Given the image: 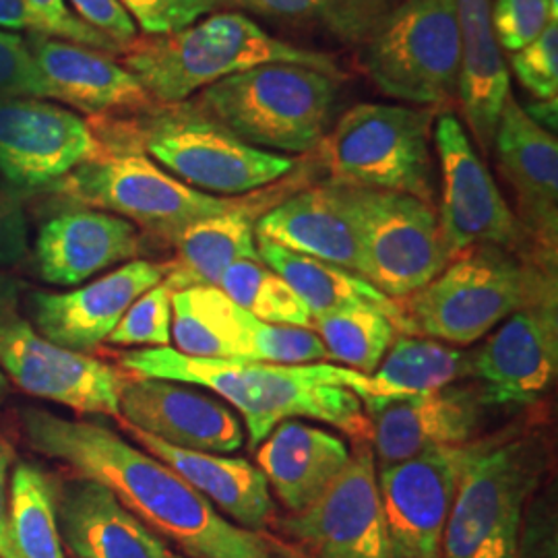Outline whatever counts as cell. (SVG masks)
<instances>
[{"label":"cell","mask_w":558,"mask_h":558,"mask_svg":"<svg viewBox=\"0 0 558 558\" xmlns=\"http://www.w3.org/2000/svg\"><path fill=\"white\" fill-rule=\"evenodd\" d=\"M493 147L500 172L518 195V220L525 236L555 259L558 239V141L530 119L513 94L507 96Z\"/></svg>","instance_id":"obj_21"},{"label":"cell","mask_w":558,"mask_h":558,"mask_svg":"<svg viewBox=\"0 0 558 558\" xmlns=\"http://www.w3.org/2000/svg\"><path fill=\"white\" fill-rule=\"evenodd\" d=\"M54 191L75 205L114 214L168 242L186 226L240 203L191 189L140 149H104L60 180Z\"/></svg>","instance_id":"obj_10"},{"label":"cell","mask_w":558,"mask_h":558,"mask_svg":"<svg viewBox=\"0 0 558 558\" xmlns=\"http://www.w3.org/2000/svg\"><path fill=\"white\" fill-rule=\"evenodd\" d=\"M523 112L534 120L538 126L546 129L548 133L557 135L558 126V100L557 98H548V100L527 101L525 106H521Z\"/></svg>","instance_id":"obj_47"},{"label":"cell","mask_w":558,"mask_h":558,"mask_svg":"<svg viewBox=\"0 0 558 558\" xmlns=\"http://www.w3.org/2000/svg\"><path fill=\"white\" fill-rule=\"evenodd\" d=\"M336 80L319 69L271 62L218 81L186 104L253 147L304 154L331 129Z\"/></svg>","instance_id":"obj_6"},{"label":"cell","mask_w":558,"mask_h":558,"mask_svg":"<svg viewBox=\"0 0 558 558\" xmlns=\"http://www.w3.org/2000/svg\"><path fill=\"white\" fill-rule=\"evenodd\" d=\"M255 320L216 286L172 292V339L184 356L251 360Z\"/></svg>","instance_id":"obj_31"},{"label":"cell","mask_w":558,"mask_h":558,"mask_svg":"<svg viewBox=\"0 0 558 558\" xmlns=\"http://www.w3.org/2000/svg\"><path fill=\"white\" fill-rule=\"evenodd\" d=\"M472 445L377 470L380 509L399 558H440L442 532Z\"/></svg>","instance_id":"obj_17"},{"label":"cell","mask_w":558,"mask_h":558,"mask_svg":"<svg viewBox=\"0 0 558 558\" xmlns=\"http://www.w3.org/2000/svg\"><path fill=\"white\" fill-rule=\"evenodd\" d=\"M380 94L435 108L458 96L461 71L456 0H403L364 48Z\"/></svg>","instance_id":"obj_11"},{"label":"cell","mask_w":558,"mask_h":558,"mask_svg":"<svg viewBox=\"0 0 558 558\" xmlns=\"http://www.w3.org/2000/svg\"><path fill=\"white\" fill-rule=\"evenodd\" d=\"M0 29L40 34L38 20L25 0H0Z\"/></svg>","instance_id":"obj_46"},{"label":"cell","mask_w":558,"mask_h":558,"mask_svg":"<svg viewBox=\"0 0 558 558\" xmlns=\"http://www.w3.org/2000/svg\"><path fill=\"white\" fill-rule=\"evenodd\" d=\"M490 4L493 0H456L461 38L458 96L484 151L493 147L502 106L511 94L509 71L493 32Z\"/></svg>","instance_id":"obj_27"},{"label":"cell","mask_w":558,"mask_h":558,"mask_svg":"<svg viewBox=\"0 0 558 558\" xmlns=\"http://www.w3.org/2000/svg\"><path fill=\"white\" fill-rule=\"evenodd\" d=\"M255 240L260 263L276 271L299 294L313 317L345 308H377L393 320L398 331L403 333V313L399 302L380 294L359 274L292 253L271 240L260 236H255Z\"/></svg>","instance_id":"obj_30"},{"label":"cell","mask_w":558,"mask_h":558,"mask_svg":"<svg viewBox=\"0 0 558 558\" xmlns=\"http://www.w3.org/2000/svg\"><path fill=\"white\" fill-rule=\"evenodd\" d=\"M122 430L147 449L149 456L160 459L180 478L186 480L223 518L232 519V523L251 532L263 530L269 523L274 515L269 484L259 468L248 459L179 449L129 426L126 422H122Z\"/></svg>","instance_id":"obj_25"},{"label":"cell","mask_w":558,"mask_h":558,"mask_svg":"<svg viewBox=\"0 0 558 558\" xmlns=\"http://www.w3.org/2000/svg\"><path fill=\"white\" fill-rule=\"evenodd\" d=\"M313 331L319 336L327 359L373 375L387 350L398 338V327L377 308H345L313 317Z\"/></svg>","instance_id":"obj_34"},{"label":"cell","mask_w":558,"mask_h":558,"mask_svg":"<svg viewBox=\"0 0 558 558\" xmlns=\"http://www.w3.org/2000/svg\"><path fill=\"white\" fill-rule=\"evenodd\" d=\"M166 278V265L133 259L83 288L29 299L32 319L41 338L60 348L89 354L106 341L126 308Z\"/></svg>","instance_id":"obj_20"},{"label":"cell","mask_w":558,"mask_h":558,"mask_svg":"<svg viewBox=\"0 0 558 558\" xmlns=\"http://www.w3.org/2000/svg\"><path fill=\"white\" fill-rule=\"evenodd\" d=\"M27 251V220L20 191L0 177V267L17 265Z\"/></svg>","instance_id":"obj_43"},{"label":"cell","mask_w":558,"mask_h":558,"mask_svg":"<svg viewBox=\"0 0 558 558\" xmlns=\"http://www.w3.org/2000/svg\"><path fill=\"white\" fill-rule=\"evenodd\" d=\"M490 20L499 48L515 54L538 40L544 29L558 21V13L550 0H493Z\"/></svg>","instance_id":"obj_37"},{"label":"cell","mask_w":558,"mask_h":558,"mask_svg":"<svg viewBox=\"0 0 558 558\" xmlns=\"http://www.w3.org/2000/svg\"><path fill=\"white\" fill-rule=\"evenodd\" d=\"M106 341L112 345L168 348L172 341V290L158 283L141 294Z\"/></svg>","instance_id":"obj_36"},{"label":"cell","mask_w":558,"mask_h":558,"mask_svg":"<svg viewBox=\"0 0 558 558\" xmlns=\"http://www.w3.org/2000/svg\"><path fill=\"white\" fill-rule=\"evenodd\" d=\"M59 530L77 558L168 557L166 544L94 480H71L59 488Z\"/></svg>","instance_id":"obj_24"},{"label":"cell","mask_w":558,"mask_h":558,"mask_svg":"<svg viewBox=\"0 0 558 558\" xmlns=\"http://www.w3.org/2000/svg\"><path fill=\"white\" fill-rule=\"evenodd\" d=\"M34 11L41 36L57 38V40L80 44L85 48H94L117 57L122 50L112 40L101 36L100 32L92 29L83 21L75 17V13L66 7L64 0H25Z\"/></svg>","instance_id":"obj_41"},{"label":"cell","mask_w":558,"mask_h":558,"mask_svg":"<svg viewBox=\"0 0 558 558\" xmlns=\"http://www.w3.org/2000/svg\"><path fill=\"white\" fill-rule=\"evenodd\" d=\"M0 366L4 377L34 398L48 399L77 414L120 416L124 377L89 354L60 348L25 320L0 323Z\"/></svg>","instance_id":"obj_16"},{"label":"cell","mask_w":558,"mask_h":558,"mask_svg":"<svg viewBox=\"0 0 558 558\" xmlns=\"http://www.w3.org/2000/svg\"><path fill=\"white\" fill-rule=\"evenodd\" d=\"M433 108L359 104L319 143L333 182L433 203Z\"/></svg>","instance_id":"obj_8"},{"label":"cell","mask_w":558,"mask_h":558,"mask_svg":"<svg viewBox=\"0 0 558 558\" xmlns=\"http://www.w3.org/2000/svg\"><path fill=\"white\" fill-rule=\"evenodd\" d=\"M255 236L360 276L359 239L329 184L281 201L255 223Z\"/></svg>","instance_id":"obj_28"},{"label":"cell","mask_w":558,"mask_h":558,"mask_svg":"<svg viewBox=\"0 0 558 558\" xmlns=\"http://www.w3.org/2000/svg\"><path fill=\"white\" fill-rule=\"evenodd\" d=\"M27 445L69 465L80 478L104 484L143 523L193 558H274L257 532L244 530L180 478L160 459L114 430L44 410L23 412Z\"/></svg>","instance_id":"obj_1"},{"label":"cell","mask_w":558,"mask_h":558,"mask_svg":"<svg viewBox=\"0 0 558 558\" xmlns=\"http://www.w3.org/2000/svg\"><path fill=\"white\" fill-rule=\"evenodd\" d=\"M7 523L21 558H66L59 530V486L38 463L20 461L13 468Z\"/></svg>","instance_id":"obj_33"},{"label":"cell","mask_w":558,"mask_h":558,"mask_svg":"<svg viewBox=\"0 0 558 558\" xmlns=\"http://www.w3.org/2000/svg\"><path fill=\"white\" fill-rule=\"evenodd\" d=\"M550 4H553V9L558 13V0H550Z\"/></svg>","instance_id":"obj_50"},{"label":"cell","mask_w":558,"mask_h":558,"mask_svg":"<svg viewBox=\"0 0 558 558\" xmlns=\"http://www.w3.org/2000/svg\"><path fill=\"white\" fill-rule=\"evenodd\" d=\"M15 461L13 447L0 437V558H21L9 538V523H7V502H9V470Z\"/></svg>","instance_id":"obj_44"},{"label":"cell","mask_w":558,"mask_h":558,"mask_svg":"<svg viewBox=\"0 0 558 558\" xmlns=\"http://www.w3.org/2000/svg\"><path fill=\"white\" fill-rule=\"evenodd\" d=\"M27 41L54 100L92 119L140 114L156 104L119 60L80 44L29 34Z\"/></svg>","instance_id":"obj_22"},{"label":"cell","mask_w":558,"mask_h":558,"mask_svg":"<svg viewBox=\"0 0 558 558\" xmlns=\"http://www.w3.org/2000/svg\"><path fill=\"white\" fill-rule=\"evenodd\" d=\"M104 149H140L168 174L207 195H244L286 177L294 158L253 147L186 101L154 106L131 120L92 119Z\"/></svg>","instance_id":"obj_4"},{"label":"cell","mask_w":558,"mask_h":558,"mask_svg":"<svg viewBox=\"0 0 558 558\" xmlns=\"http://www.w3.org/2000/svg\"><path fill=\"white\" fill-rule=\"evenodd\" d=\"M135 377L189 383L226 399L246 424L251 447H259L283 420H319L350 437H371L362 399L371 398V375L336 366L269 364L257 360L193 359L168 348L120 356Z\"/></svg>","instance_id":"obj_2"},{"label":"cell","mask_w":558,"mask_h":558,"mask_svg":"<svg viewBox=\"0 0 558 558\" xmlns=\"http://www.w3.org/2000/svg\"><path fill=\"white\" fill-rule=\"evenodd\" d=\"M119 57L158 106L184 104L218 81L271 62L339 75L331 57L274 38L234 11H216L172 34L140 36Z\"/></svg>","instance_id":"obj_3"},{"label":"cell","mask_w":558,"mask_h":558,"mask_svg":"<svg viewBox=\"0 0 558 558\" xmlns=\"http://www.w3.org/2000/svg\"><path fill=\"white\" fill-rule=\"evenodd\" d=\"M242 311L269 325L313 329V315L299 294L260 260L232 263L218 283Z\"/></svg>","instance_id":"obj_35"},{"label":"cell","mask_w":558,"mask_h":558,"mask_svg":"<svg viewBox=\"0 0 558 558\" xmlns=\"http://www.w3.org/2000/svg\"><path fill=\"white\" fill-rule=\"evenodd\" d=\"M527 440L474 442L459 476L440 558H519L523 505L538 482Z\"/></svg>","instance_id":"obj_9"},{"label":"cell","mask_w":558,"mask_h":558,"mask_svg":"<svg viewBox=\"0 0 558 558\" xmlns=\"http://www.w3.org/2000/svg\"><path fill=\"white\" fill-rule=\"evenodd\" d=\"M166 558H182V557H179V555H172V553H168V557Z\"/></svg>","instance_id":"obj_51"},{"label":"cell","mask_w":558,"mask_h":558,"mask_svg":"<svg viewBox=\"0 0 558 558\" xmlns=\"http://www.w3.org/2000/svg\"><path fill=\"white\" fill-rule=\"evenodd\" d=\"M120 418L172 447L226 456L244 445V426L218 396L174 380L124 377Z\"/></svg>","instance_id":"obj_19"},{"label":"cell","mask_w":558,"mask_h":558,"mask_svg":"<svg viewBox=\"0 0 558 558\" xmlns=\"http://www.w3.org/2000/svg\"><path fill=\"white\" fill-rule=\"evenodd\" d=\"M7 398H9V380L0 373V408H2V403L7 401Z\"/></svg>","instance_id":"obj_49"},{"label":"cell","mask_w":558,"mask_h":558,"mask_svg":"<svg viewBox=\"0 0 558 558\" xmlns=\"http://www.w3.org/2000/svg\"><path fill=\"white\" fill-rule=\"evenodd\" d=\"M232 0H120L143 36H163L184 29Z\"/></svg>","instance_id":"obj_39"},{"label":"cell","mask_w":558,"mask_h":558,"mask_svg":"<svg viewBox=\"0 0 558 558\" xmlns=\"http://www.w3.org/2000/svg\"><path fill=\"white\" fill-rule=\"evenodd\" d=\"M232 2H234V0H232Z\"/></svg>","instance_id":"obj_52"},{"label":"cell","mask_w":558,"mask_h":558,"mask_svg":"<svg viewBox=\"0 0 558 558\" xmlns=\"http://www.w3.org/2000/svg\"><path fill=\"white\" fill-rule=\"evenodd\" d=\"M143 251L135 223L100 209H71L41 223L36 263L41 279L54 286H77Z\"/></svg>","instance_id":"obj_23"},{"label":"cell","mask_w":558,"mask_h":558,"mask_svg":"<svg viewBox=\"0 0 558 558\" xmlns=\"http://www.w3.org/2000/svg\"><path fill=\"white\" fill-rule=\"evenodd\" d=\"M101 154L89 120L40 98L0 96V177L17 191L54 189Z\"/></svg>","instance_id":"obj_15"},{"label":"cell","mask_w":558,"mask_h":558,"mask_svg":"<svg viewBox=\"0 0 558 558\" xmlns=\"http://www.w3.org/2000/svg\"><path fill=\"white\" fill-rule=\"evenodd\" d=\"M557 296L546 267L497 246L465 251L416 294L401 300L403 333L465 348L539 300Z\"/></svg>","instance_id":"obj_5"},{"label":"cell","mask_w":558,"mask_h":558,"mask_svg":"<svg viewBox=\"0 0 558 558\" xmlns=\"http://www.w3.org/2000/svg\"><path fill=\"white\" fill-rule=\"evenodd\" d=\"M172 244L177 253L166 263V278L161 281L172 292L199 286L218 288L232 263L260 260L253 211L244 203L186 226Z\"/></svg>","instance_id":"obj_29"},{"label":"cell","mask_w":558,"mask_h":558,"mask_svg":"<svg viewBox=\"0 0 558 558\" xmlns=\"http://www.w3.org/2000/svg\"><path fill=\"white\" fill-rule=\"evenodd\" d=\"M234 2L246 4L260 13L279 15V17H306V15H317L333 0H234Z\"/></svg>","instance_id":"obj_45"},{"label":"cell","mask_w":558,"mask_h":558,"mask_svg":"<svg viewBox=\"0 0 558 558\" xmlns=\"http://www.w3.org/2000/svg\"><path fill=\"white\" fill-rule=\"evenodd\" d=\"M440 166V232L456 259L478 246L515 253L525 232L509 203L500 195L490 170L482 161L461 120L440 112L433 131Z\"/></svg>","instance_id":"obj_12"},{"label":"cell","mask_w":558,"mask_h":558,"mask_svg":"<svg viewBox=\"0 0 558 558\" xmlns=\"http://www.w3.org/2000/svg\"><path fill=\"white\" fill-rule=\"evenodd\" d=\"M360 246V278L387 299H410L451 263L433 203L377 189L329 182Z\"/></svg>","instance_id":"obj_7"},{"label":"cell","mask_w":558,"mask_h":558,"mask_svg":"<svg viewBox=\"0 0 558 558\" xmlns=\"http://www.w3.org/2000/svg\"><path fill=\"white\" fill-rule=\"evenodd\" d=\"M350 456L348 445L333 433L283 420L260 442L257 468L290 513H299L336 482Z\"/></svg>","instance_id":"obj_26"},{"label":"cell","mask_w":558,"mask_h":558,"mask_svg":"<svg viewBox=\"0 0 558 558\" xmlns=\"http://www.w3.org/2000/svg\"><path fill=\"white\" fill-rule=\"evenodd\" d=\"M362 405L371 422L377 470L476 442L493 410L478 383L465 380L416 396L366 398Z\"/></svg>","instance_id":"obj_13"},{"label":"cell","mask_w":558,"mask_h":558,"mask_svg":"<svg viewBox=\"0 0 558 558\" xmlns=\"http://www.w3.org/2000/svg\"><path fill=\"white\" fill-rule=\"evenodd\" d=\"M511 69L519 83L536 98L548 100L558 94V23H550L538 40L511 54Z\"/></svg>","instance_id":"obj_40"},{"label":"cell","mask_w":558,"mask_h":558,"mask_svg":"<svg viewBox=\"0 0 558 558\" xmlns=\"http://www.w3.org/2000/svg\"><path fill=\"white\" fill-rule=\"evenodd\" d=\"M313 558H399L380 509L373 449L360 445L319 499L281 521Z\"/></svg>","instance_id":"obj_14"},{"label":"cell","mask_w":558,"mask_h":558,"mask_svg":"<svg viewBox=\"0 0 558 558\" xmlns=\"http://www.w3.org/2000/svg\"><path fill=\"white\" fill-rule=\"evenodd\" d=\"M71 11L77 20L100 32L108 40L114 41L120 50H124L131 41L140 38V27L120 0H69Z\"/></svg>","instance_id":"obj_42"},{"label":"cell","mask_w":558,"mask_h":558,"mask_svg":"<svg viewBox=\"0 0 558 558\" xmlns=\"http://www.w3.org/2000/svg\"><path fill=\"white\" fill-rule=\"evenodd\" d=\"M20 294V281L0 274V323L17 317L15 313H17Z\"/></svg>","instance_id":"obj_48"},{"label":"cell","mask_w":558,"mask_h":558,"mask_svg":"<svg viewBox=\"0 0 558 558\" xmlns=\"http://www.w3.org/2000/svg\"><path fill=\"white\" fill-rule=\"evenodd\" d=\"M557 371V296L502 320L472 352V379L493 408L532 405L555 383Z\"/></svg>","instance_id":"obj_18"},{"label":"cell","mask_w":558,"mask_h":558,"mask_svg":"<svg viewBox=\"0 0 558 558\" xmlns=\"http://www.w3.org/2000/svg\"><path fill=\"white\" fill-rule=\"evenodd\" d=\"M468 379H472V352L437 339L401 336L371 375V398L416 396Z\"/></svg>","instance_id":"obj_32"},{"label":"cell","mask_w":558,"mask_h":558,"mask_svg":"<svg viewBox=\"0 0 558 558\" xmlns=\"http://www.w3.org/2000/svg\"><path fill=\"white\" fill-rule=\"evenodd\" d=\"M0 96L54 100L27 38L0 32Z\"/></svg>","instance_id":"obj_38"}]
</instances>
